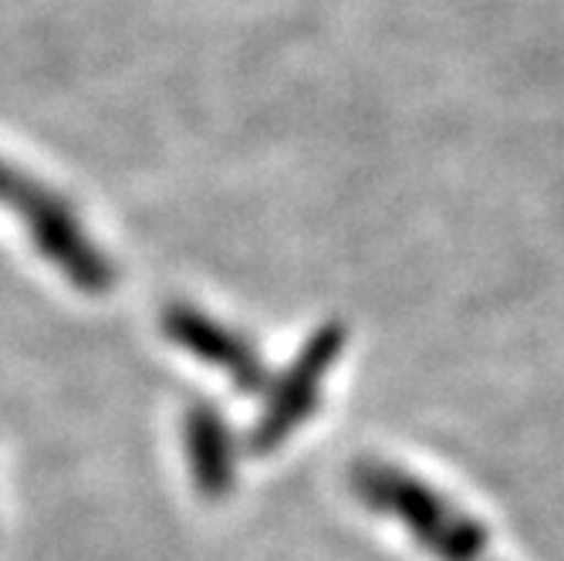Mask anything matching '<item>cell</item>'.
Returning <instances> with one entry per match:
<instances>
[{"label": "cell", "instance_id": "obj_1", "mask_svg": "<svg viewBox=\"0 0 564 561\" xmlns=\"http://www.w3.org/2000/svg\"><path fill=\"white\" fill-rule=\"evenodd\" d=\"M362 500L376 511L395 518L420 548L440 561H500L490 551L484 528L459 507L443 500L423 481L405 477L392 467H362L355 477Z\"/></svg>", "mask_w": 564, "mask_h": 561}]
</instances>
